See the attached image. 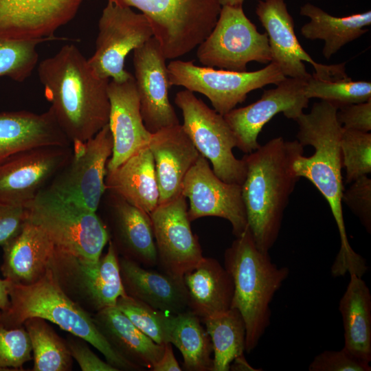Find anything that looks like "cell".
Here are the masks:
<instances>
[{
  "instance_id": "cell-44",
  "label": "cell",
  "mask_w": 371,
  "mask_h": 371,
  "mask_svg": "<svg viewBox=\"0 0 371 371\" xmlns=\"http://www.w3.org/2000/svg\"><path fill=\"white\" fill-rule=\"evenodd\" d=\"M27 217L22 205L0 203V246L3 247L21 230Z\"/></svg>"
},
{
  "instance_id": "cell-46",
  "label": "cell",
  "mask_w": 371,
  "mask_h": 371,
  "mask_svg": "<svg viewBox=\"0 0 371 371\" xmlns=\"http://www.w3.org/2000/svg\"><path fill=\"white\" fill-rule=\"evenodd\" d=\"M11 282L6 278H0V310L2 312L7 311L10 305L9 287Z\"/></svg>"
},
{
  "instance_id": "cell-12",
  "label": "cell",
  "mask_w": 371,
  "mask_h": 371,
  "mask_svg": "<svg viewBox=\"0 0 371 371\" xmlns=\"http://www.w3.org/2000/svg\"><path fill=\"white\" fill-rule=\"evenodd\" d=\"M71 147L69 159L47 188L96 212L106 192V166L113 147L109 124L87 142L71 144Z\"/></svg>"
},
{
  "instance_id": "cell-7",
  "label": "cell",
  "mask_w": 371,
  "mask_h": 371,
  "mask_svg": "<svg viewBox=\"0 0 371 371\" xmlns=\"http://www.w3.org/2000/svg\"><path fill=\"white\" fill-rule=\"evenodd\" d=\"M26 219L39 226L56 247L98 260L110 239L95 212L66 200L48 188L25 206Z\"/></svg>"
},
{
  "instance_id": "cell-50",
  "label": "cell",
  "mask_w": 371,
  "mask_h": 371,
  "mask_svg": "<svg viewBox=\"0 0 371 371\" xmlns=\"http://www.w3.org/2000/svg\"><path fill=\"white\" fill-rule=\"evenodd\" d=\"M309 1H313V0H309Z\"/></svg>"
},
{
  "instance_id": "cell-3",
  "label": "cell",
  "mask_w": 371,
  "mask_h": 371,
  "mask_svg": "<svg viewBox=\"0 0 371 371\" xmlns=\"http://www.w3.org/2000/svg\"><path fill=\"white\" fill-rule=\"evenodd\" d=\"M303 154L297 139L278 137L243 157L246 175L241 190L247 225L261 251L269 252L278 238L284 210L300 179L293 163Z\"/></svg>"
},
{
  "instance_id": "cell-49",
  "label": "cell",
  "mask_w": 371,
  "mask_h": 371,
  "mask_svg": "<svg viewBox=\"0 0 371 371\" xmlns=\"http://www.w3.org/2000/svg\"><path fill=\"white\" fill-rule=\"evenodd\" d=\"M1 312L0 311V317H1Z\"/></svg>"
},
{
  "instance_id": "cell-34",
  "label": "cell",
  "mask_w": 371,
  "mask_h": 371,
  "mask_svg": "<svg viewBox=\"0 0 371 371\" xmlns=\"http://www.w3.org/2000/svg\"><path fill=\"white\" fill-rule=\"evenodd\" d=\"M30 337L34 360L33 371H69L72 357L66 340L47 322L37 317L23 324Z\"/></svg>"
},
{
  "instance_id": "cell-16",
  "label": "cell",
  "mask_w": 371,
  "mask_h": 371,
  "mask_svg": "<svg viewBox=\"0 0 371 371\" xmlns=\"http://www.w3.org/2000/svg\"><path fill=\"white\" fill-rule=\"evenodd\" d=\"M71 153V146H42L1 161L0 203L25 207L48 186Z\"/></svg>"
},
{
  "instance_id": "cell-5",
  "label": "cell",
  "mask_w": 371,
  "mask_h": 371,
  "mask_svg": "<svg viewBox=\"0 0 371 371\" xmlns=\"http://www.w3.org/2000/svg\"><path fill=\"white\" fill-rule=\"evenodd\" d=\"M9 297V308L1 311L0 321L5 326L19 327L28 318L41 317L87 341L100 352L106 361L117 371L140 370L111 348L98 330L91 314L63 292L49 269L34 283L11 282Z\"/></svg>"
},
{
  "instance_id": "cell-24",
  "label": "cell",
  "mask_w": 371,
  "mask_h": 371,
  "mask_svg": "<svg viewBox=\"0 0 371 371\" xmlns=\"http://www.w3.org/2000/svg\"><path fill=\"white\" fill-rule=\"evenodd\" d=\"M48 146H71L50 109L43 113L0 112V161L24 150Z\"/></svg>"
},
{
  "instance_id": "cell-9",
  "label": "cell",
  "mask_w": 371,
  "mask_h": 371,
  "mask_svg": "<svg viewBox=\"0 0 371 371\" xmlns=\"http://www.w3.org/2000/svg\"><path fill=\"white\" fill-rule=\"evenodd\" d=\"M197 47V58L205 67L243 72L251 61L271 62L267 33L257 30L243 6H221L214 27Z\"/></svg>"
},
{
  "instance_id": "cell-14",
  "label": "cell",
  "mask_w": 371,
  "mask_h": 371,
  "mask_svg": "<svg viewBox=\"0 0 371 371\" xmlns=\"http://www.w3.org/2000/svg\"><path fill=\"white\" fill-rule=\"evenodd\" d=\"M256 14L268 36L271 62L285 77L308 80L312 75L324 80L349 78L345 63H317L303 49L295 34L294 21L284 0H259Z\"/></svg>"
},
{
  "instance_id": "cell-19",
  "label": "cell",
  "mask_w": 371,
  "mask_h": 371,
  "mask_svg": "<svg viewBox=\"0 0 371 371\" xmlns=\"http://www.w3.org/2000/svg\"><path fill=\"white\" fill-rule=\"evenodd\" d=\"M166 60L154 36L133 50V76L140 113L146 128L151 133L179 124L169 100L171 86Z\"/></svg>"
},
{
  "instance_id": "cell-36",
  "label": "cell",
  "mask_w": 371,
  "mask_h": 371,
  "mask_svg": "<svg viewBox=\"0 0 371 371\" xmlns=\"http://www.w3.org/2000/svg\"><path fill=\"white\" fill-rule=\"evenodd\" d=\"M115 306L155 343H170L176 315L154 308L128 295L119 297Z\"/></svg>"
},
{
  "instance_id": "cell-6",
  "label": "cell",
  "mask_w": 371,
  "mask_h": 371,
  "mask_svg": "<svg viewBox=\"0 0 371 371\" xmlns=\"http://www.w3.org/2000/svg\"><path fill=\"white\" fill-rule=\"evenodd\" d=\"M107 1L140 10L150 22L166 60L183 56L202 43L221 9L218 0Z\"/></svg>"
},
{
  "instance_id": "cell-25",
  "label": "cell",
  "mask_w": 371,
  "mask_h": 371,
  "mask_svg": "<svg viewBox=\"0 0 371 371\" xmlns=\"http://www.w3.org/2000/svg\"><path fill=\"white\" fill-rule=\"evenodd\" d=\"M54 247L46 233L26 219L19 232L2 247L1 272L13 283H34L47 271Z\"/></svg>"
},
{
  "instance_id": "cell-4",
  "label": "cell",
  "mask_w": 371,
  "mask_h": 371,
  "mask_svg": "<svg viewBox=\"0 0 371 371\" xmlns=\"http://www.w3.org/2000/svg\"><path fill=\"white\" fill-rule=\"evenodd\" d=\"M224 267L234 284L231 307L238 309L244 319L245 351L250 353L270 325V304L289 269L278 267L269 252L258 248L248 227L225 250Z\"/></svg>"
},
{
  "instance_id": "cell-45",
  "label": "cell",
  "mask_w": 371,
  "mask_h": 371,
  "mask_svg": "<svg viewBox=\"0 0 371 371\" xmlns=\"http://www.w3.org/2000/svg\"><path fill=\"white\" fill-rule=\"evenodd\" d=\"M153 371H181L178 361L173 353L172 344H164V351L162 357L152 367Z\"/></svg>"
},
{
  "instance_id": "cell-42",
  "label": "cell",
  "mask_w": 371,
  "mask_h": 371,
  "mask_svg": "<svg viewBox=\"0 0 371 371\" xmlns=\"http://www.w3.org/2000/svg\"><path fill=\"white\" fill-rule=\"evenodd\" d=\"M70 354L82 371H117L100 359L88 346L85 339L70 334L66 339Z\"/></svg>"
},
{
  "instance_id": "cell-10",
  "label": "cell",
  "mask_w": 371,
  "mask_h": 371,
  "mask_svg": "<svg viewBox=\"0 0 371 371\" xmlns=\"http://www.w3.org/2000/svg\"><path fill=\"white\" fill-rule=\"evenodd\" d=\"M170 86H181L207 97L214 109L224 115L243 102L247 94L286 77L273 63L255 71H234L199 67L193 61L173 60L167 65Z\"/></svg>"
},
{
  "instance_id": "cell-47",
  "label": "cell",
  "mask_w": 371,
  "mask_h": 371,
  "mask_svg": "<svg viewBox=\"0 0 371 371\" xmlns=\"http://www.w3.org/2000/svg\"><path fill=\"white\" fill-rule=\"evenodd\" d=\"M231 363L229 370H258L254 369L245 359L244 355L236 358Z\"/></svg>"
},
{
  "instance_id": "cell-23",
  "label": "cell",
  "mask_w": 371,
  "mask_h": 371,
  "mask_svg": "<svg viewBox=\"0 0 371 371\" xmlns=\"http://www.w3.org/2000/svg\"><path fill=\"white\" fill-rule=\"evenodd\" d=\"M148 146L154 159L159 204L164 203L181 194L184 177L201 154L180 124L152 133Z\"/></svg>"
},
{
  "instance_id": "cell-20",
  "label": "cell",
  "mask_w": 371,
  "mask_h": 371,
  "mask_svg": "<svg viewBox=\"0 0 371 371\" xmlns=\"http://www.w3.org/2000/svg\"><path fill=\"white\" fill-rule=\"evenodd\" d=\"M106 192L104 218H101L118 256L144 267L156 266L157 254L150 214Z\"/></svg>"
},
{
  "instance_id": "cell-43",
  "label": "cell",
  "mask_w": 371,
  "mask_h": 371,
  "mask_svg": "<svg viewBox=\"0 0 371 371\" xmlns=\"http://www.w3.org/2000/svg\"><path fill=\"white\" fill-rule=\"evenodd\" d=\"M337 118L344 129L368 133L371 131V100L340 106Z\"/></svg>"
},
{
  "instance_id": "cell-26",
  "label": "cell",
  "mask_w": 371,
  "mask_h": 371,
  "mask_svg": "<svg viewBox=\"0 0 371 371\" xmlns=\"http://www.w3.org/2000/svg\"><path fill=\"white\" fill-rule=\"evenodd\" d=\"M118 262L122 285L128 296L173 315L188 310L183 282L119 256Z\"/></svg>"
},
{
  "instance_id": "cell-33",
  "label": "cell",
  "mask_w": 371,
  "mask_h": 371,
  "mask_svg": "<svg viewBox=\"0 0 371 371\" xmlns=\"http://www.w3.org/2000/svg\"><path fill=\"white\" fill-rule=\"evenodd\" d=\"M201 321L189 310L175 315L170 343L181 352L187 371H213L212 344Z\"/></svg>"
},
{
  "instance_id": "cell-48",
  "label": "cell",
  "mask_w": 371,
  "mask_h": 371,
  "mask_svg": "<svg viewBox=\"0 0 371 371\" xmlns=\"http://www.w3.org/2000/svg\"><path fill=\"white\" fill-rule=\"evenodd\" d=\"M245 0H218L221 6H243Z\"/></svg>"
},
{
  "instance_id": "cell-13",
  "label": "cell",
  "mask_w": 371,
  "mask_h": 371,
  "mask_svg": "<svg viewBox=\"0 0 371 371\" xmlns=\"http://www.w3.org/2000/svg\"><path fill=\"white\" fill-rule=\"evenodd\" d=\"M154 36L146 16L108 1L98 22L95 49L88 62L102 78L123 82L133 77L124 68L127 55Z\"/></svg>"
},
{
  "instance_id": "cell-15",
  "label": "cell",
  "mask_w": 371,
  "mask_h": 371,
  "mask_svg": "<svg viewBox=\"0 0 371 371\" xmlns=\"http://www.w3.org/2000/svg\"><path fill=\"white\" fill-rule=\"evenodd\" d=\"M186 197L181 194L159 204L150 216L161 271L183 282L184 273L203 258L197 236L193 234Z\"/></svg>"
},
{
  "instance_id": "cell-27",
  "label": "cell",
  "mask_w": 371,
  "mask_h": 371,
  "mask_svg": "<svg viewBox=\"0 0 371 371\" xmlns=\"http://www.w3.org/2000/svg\"><path fill=\"white\" fill-rule=\"evenodd\" d=\"M183 282L188 310L201 320L230 308L234 295L232 278L215 258L203 257L184 273Z\"/></svg>"
},
{
  "instance_id": "cell-31",
  "label": "cell",
  "mask_w": 371,
  "mask_h": 371,
  "mask_svg": "<svg viewBox=\"0 0 371 371\" xmlns=\"http://www.w3.org/2000/svg\"><path fill=\"white\" fill-rule=\"evenodd\" d=\"M300 14L310 19L301 27L302 35L310 40H323L322 54L327 60L345 45L366 33L368 30L364 27L371 24L370 10L337 17L307 3L301 7Z\"/></svg>"
},
{
  "instance_id": "cell-40",
  "label": "cell",
  "mask_w": 371,
  "mask_h": 371,
  "mask_svg": "<svg viewBox=\"0 0 371 371\" xmlns=\"http://www.w3.org/2000/svg\"><path fill=\"white\" fill-rule=\"evenodd\" d=\"M350 211L359 218L368 233H371V179L363 176L350 183L341 198Z\"/></svg>"
},
{
  "instance_id": "cell-17",
  "label": "cell",
  "mask_w": 371,
  "mask_h": 371,
  "mask_svg": "<svg viewBox=\"0 0 371 371\" xmlns=\"http://www.w3.org/2000/svg\"><path fill=\"white\" fill-rule=\"evenodd\" d=\"M306 80L286 77L276 85V87L264 91L258 100L225 114L223 117L234 133L236 147L245 154L259 148V133L280 113L295 120L308 104L309 99L304 94Z\"/></svg>"
},
{
  "instance_id": "cell-22",
  "label": "cell",
  "mask_w": 371,
  "mask_h": 371,
  "mask_svg": "<svg viewBox=\"0 0 371 371\" xmlns=\"http://www.w3.org/2000/svg\"><path fill=\"white\" fill-rule=\"evenodd\" d=\"M109 126L113 137V152L106 171L113 170L141 148L147 146L152 133L146 128L140 113L134 76L123 82L109 81Z\"/></svg>"
},
{
  "instance_id": "cell-18",
  "label": "cell",
  "mask_w": 371,
  "mask_h": 371,
  "mask_svg": "<svg viewBox=\"0 0 371 371\" xmlns=\"http://www.w3.org/2000/svg\"><path fill=\"white\" fill-rule=\"evenodd\" d=\"M181 194L189 199L190 221L204 216L226 219L236 237L248 227L241 186L220 179L201 155L186 175Z\"/></svg>"
},
{
  "instance_id": "cell-1",
  "label": "cell",
  "mask_w": 371,
  "mask_h": 371,
  "mask_svg": "<svg viewBox=\"0 0 371 371\" xmlns=\"http://www.w3.org/2000/svg\"><path fill=\"white\" fill-rule=\"evenodd\" d=\"M49 109L71 144L84 143L109 123L110 80L98 76L72 44L38 67Z\"/></svg>"
},
{
  "instance_id": "cell-28",
  "label": "cell",
  "mask_w": 371,
  "mask_h": 371,
  "mask_svg": "<svg viewBox=\"0 0 371 371\" xmlns=\"http://www.w3.org/2000/svg\"><path fill=\"white\" fill-rule=\"evenodd\" d=\"M98 330L111 348L140 370H150L160 359L164 345L142 333L116 306L91 315Z\"/></svg>"
},
{
  "instance_id": "cell-38",
  "label": "cell",
  "mask_w": 371,
  "mask_h": 371,
  "mask_svg": "<svg viewBox=\"0 0 371 371\" xmlns=\"http://www.w3.org/2000/svg\"><path fill=\"white\" fill-rule=\"evenodd\" d=\"M343 128V127H342ZM340 148L346 183L371 173V133L343 128Z\"/></svg>"
},
{
  "instance_id": "cell-11",
  "label": "cell",
  "mask_w": 371,
  "mask_h": 371,
  "mask_svg": "<svg viewBox=\"0 0 371 371\" xmlns=\"http://www.w3.org/2000/svg\"><path fill=\"white\" fill-rule=\"evenodd\" d=\"M175 103L182 111L185 132L199 153L210 160L214 174L226 183L241 186L245 164L233 154L236 141L223 115L187 89L177 93Z\"/></svg>"
},
{
  "instance_id": "cell-30",
  "label": "cell",
  "mask_w": 371,
  "mask_h": 371,
  "mask_svg": "<svg viewBox=\"0 0 371 371\" xmlns=\"http://www.w3.org/2000/svg\"><path fill=\"white\" fill-rule=\"evenodd\" d=\"M344 326V346L359 359L371 361V293L361 277L350 274L339 303Z\"/></svg>"
},
{
  "instance_id": "cell-41",
  "label": "cell",
  "mask_w": 371,
  "mask_h": 371,
  "mask_svg": "<svg viewBox=\"0 0 371 371\" xmlns=\"http://www.w3.org/2000/svg\"><path fill=\"white\" fill-rule=\"evenodd\" d=\"M310 371H370L365 362L346 348L339 350H325L316 355L308 367Z\"/></svg>"
},
{
  "instance_id": "cell-32",
  "label": "cell",
  "mask_w": 371,
  "mask_h": 371,
  "mask_svg": "<svg viewBox=\"0 0 371 371\" xmlns=\"http://www.w3.org/2000/svg\"><path fill=\"white\" fill-rule=\"evenodd\" d=\"M210 337L214 352L213 371H228L232 361L244 355L246 328L235 308L201 320Z\"/></svg>"
},
{
  "instance_id": "cell-35",
  "label": "cell",
  "mask_w": 371,
  "mask_h": 371,
  "mask_svg": "<svg viewBox=\"0 0 371 371\" xmlns=\"http://www.w3.org/2000/svg\"><path fill=\"white\" fill-rule=\"evenodd\" d=\"M65 39L55 36L38 39H19L0 35V77H9L17 82L25 80L37 65V46L46 41Z\"/></svg>"
},
{
  "instance_id": "cell-29",
  "label": "cell",
  "mask_w": 371,
  "mask_h": 371,
  "mask_svg": "<svg viewBox=\"0 0 371 371\" xmlns=\"http://www.w3.org/2000/svg\"><path fill=\"white\" fill-rule=\"evenodd\" d=\"M106 190L150 214L158 205L159 191L153 155L145 146L113 170L106 171Z\"/></svg>"
},
{
  "instance_id": "cell-2",
  "label": "cell",
  "mask_w": 371,
  "mask_h": 371,
  "mask_svg": "<svg viewBox=\"0 0 371 371\" xmlns=\"http://www.w3.org/2000/svg\"><path fill=\"white\" fill-rule=\"evenodd\" d=\"M338 106L322 100L308 113H302L295 121L299 126L297 140L302 146H312L310 157L300 155L293 163L295 174L309 180L327 201L335 221L341 246L331 267L337 276L346 273L362 274L367 269L364 258L349 244L342 210L344 190L340 139L342 126L337 118Z\"/></svg>"
},
{
  "instance_id": "cell-8",
  "label": "cell",
  "mask_w": 371,
  "mask_h": 371,
  "mask_svg": "<svg viewBox=\"0 0 371 371\" xmlns=\"http://www.w3.org/2000/svg\"><path fill=\"white\" fill-rule=\"evenodd\" d=\"M48 269L63 292L91 315L115 306L119 297L127 295L111 240L107 252L96 261L55 246Z\"/></svg>"
},
{
  "instance_id": "cell-37",
  "label": "cell",
  "mask_w": 371,
  "mask_h": 371,
  "mask_svg": "<svg viewBox=\"0 0 371 371\" xmlns=\"http://www.w3.org/2000/svg\"><path fill=\"white\" fill-rule=\"evenodd\" d=\"M304 94L308 99L319 98L338 106L364 102L371 100V83L353 81L350 78L324 80L311 76L306 80Z\"/></svg>"
},
{
  "instance_id": "cell-39",
  "label": "cell",
  "mask_w": 371,
  "mask_h": 371,
  "mask_svg": "<svg viewBox=\"0 0 371 371\" xmlns=\"http://www.w3.org/2000/svg\"><path fill=\"white\" fill-rule=\"evenodd\" d=\"M30 337L23 325L8 328L0 321V371L23 370L32 359Z\"/></svg>"
},
{
  "instance_id": "cell-21",
  "label": "cell",
  "mask_w": 371,
  "mask_h": 371,
  "mask_svg": "<svg viewBox=\"0 0 371 371\" xmlns=\"http://www.w3.org/2000/svg\"><path fill=\"white\" fill-rule=\"evenodd\" d=\"M83 0H0V35L19 39L54 36Z\"/></svg>"
}]
</instances>
